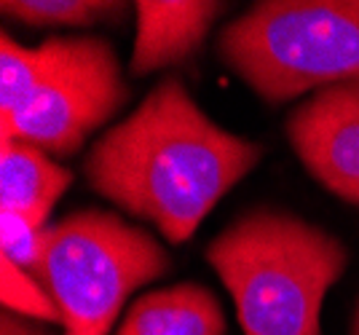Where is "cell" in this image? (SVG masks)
Segmentation results:
<instances>
[{
  "instance_id": "cell-1",
  "label": "cell",
  "mask_w": 359,
  "mask_h": 335,
  "mask_svg": "<svg viewBox=\"0 0 359 335\" xmlns=\"http://www.w3.org/2000/svg\"><path fill=\"white\" fill-rule=\"evenodd\" d=\"M260 158V142L220 129L177 76H166L135 113L97 137L83 156V177L169 244H185Z\"/></svg>"
},
{
  "instance_id": "cell-2",
  "label": "cell",
  "mask_w": 359,
  "mask_h": 335,
  "mask_svg": "<svg viewBox=\"0 0 359 335\" xmlns=\"http://www.w3.org/2000/svg\"><path fill=\"white\" fill-rule=\"evenodd\" d=\"M204 255L231 292L244 335H322L325 295L348 266L338 236L273 207L239 214Z\"/></svg>"
},
{
  "instance_id": "cell-3",
  "label": "cell",
  "mask_w": 359,
  "mask_h": 335,
  "mask_svg": "<svg viewBox=\"0 0 359 335\" xmlns=\"http://www.w3.org/2000/svg\"><path fill=\"white\" fill-rule=\"evenodd\" d=\"M220 60L263 102L359 83V0H263L225 25Z\"/></svg>"
},
{
  "instance_id": "cell-4",
  "label": "cell",
  "mask_w": 359,
  "mask_h": 335,
  "mask_svg": "<svg viewBox=\"0 0 359 335\" xmlns=\"http://www.w3.org/2000/svg\"><path fill=\"white\" fill-rule=\"evenodd\" d=\"M169 271L172 255L150 231L89 207L46 226L32 276L60 308L62 335H107L129 295Z\"/></svg>"
},
{
  "instance_id": "cell-5",
  "label": "cell",
  "mask_w": 359,
  "mask_h": 335,
  "mask_svg": "<svg viewBox=\"0 0 359 335\" xmlns=\"http://www.w3.org/2000/svg\"><path fill=\"white\" fill-rule=\"evenodd\" d=\"M43 78L30 105L0 121V137L73 158L132 97L118 54L100 35H54L43 43Z\"/></svg>"
},
{
  "instance_id": "cell-6",
  "label": "cell",
  "mask_w": 359,
  "mask_h": 335,
  "mask_svg": "<svg viewBox=\"0 0 359 335\" xmlns=\"http://www.w3.org/2000/svg\"><path fill=\"white\" fill-rule=\"evenodd\" d=\"M285 129L316 183L359 207V83L314 92L287 116Z\"/></svg>"
},
{
  "instance_id": "cell-7",
  "label": "cell",
  "mask_w": 359,
  "mask_h": 335,
  "mask_svg": "<svg viewBox=\"0 0 359 335\" xmlns=\"http://www.w3.org/2000/svg\"><path fill=\"white\" fill-rule=\"evenodd\" d=\"M225 3L210 0H140L135 3L137 35L129 73L137 78L191 60L204 46Z\"/></svg>"
},
{
  "instance_id": "cell-8",
  "label": "cell",
  "mask_w": 359,
  "mask_h": 335,
  "mask_svg": "<svg viewBox=\"0 0 359 335\" xmlns=\"http://www.w3.org/2000/svg\"><path fill=\"white\" fill-rule=\"evenodd\" d=\"M217 295L198 282L150 289L129 306L116 335H225Z\"/></svg>"
},
{
  "instance_id": "cell-9",
  "label": "cell",
  "mask_w": 359,
  "mask_h": 335,
  "mask_svg": "<svg viewBox=\"0 0 359 335\" xmlns=\"http://www.w3.org/2000/svg\"><path fill=\"white\" fill-rule=\"evenodd\" d=\"M73 183V172L51 161L41 148L0 137V198L6 212L25 214L46 228L54 204Z\"/></svg>"
},
{
  "instance_id": "cell-10",
  "label": "cell",
  "mask_w": 359,
  "mask_h": 335,
  "mask_svg": "<svg viewBox=\"0 0 359 335\" xmlns=\"http://www.w3.org/2000/svg\"><path fill=\"white\" fill-rule=\"evenodd\" d=\"M126 3L107 0H6L0 3L3 16L30 30L43 27H97L105 22L126 19Z\"/></svg>"
},
{
  "instance_id": "cell-11",
  "label": "cell",
  "mask_w": 359,
  "mask_h": 335,
  "mask_svg": "<svg viewBox=\"0 0 359 335\" xmlns=\"http://www.w3.org/2000/svg\"><path fill=\"white\" fill-rule=\"evenodd\" d=\"M43 48L16 43L8 32L0 35V121L14 118L30 105L43 78Z\"/></svg>"
},
{
  "instance_id": "cell-12",
  "label": "cell",
  "mask_w": 359,
  "mask_h": 335,
  "mask_svg": "<svg viewBox=\"0 0 359 335\" xmlns=\"http://www.w3.org/2000/svg\"><path fill=\"white\" fill-rule=\"evenodd\" d=\"M0 303L3 311H11L16 317L62 324L60 308L43 289V285L30 271H25L22 266H16L3 255H0Z\"/></svg>"
},
{
  "instance_id": "cell-13",
  "label": "cell",
  "mask_w": 359,
  "mask_h": 335,
  "mask_svg": "<svg viewBox=\"0 0 359 335\" xmlns=\"http://www.w3.org/2000/svg\"><path fill=\"white\" fill-rule=\"evenodd\" d=\"M0 255L32 274L43 258V228L27 220L25 214L3 210L0 212Z\"/></svg>"
},
{
  "instance_id": "cell-14",
  "label": "cell",
  "mask_w": 359,
  "mask_h": 335,
  "mask_svg": "<svg viewBox=\"0 0 359 335\" xmlns=\"http://www.w3.org/2000/svg\"><path fill=\"white\" fill-rule=\"evenodd\" d=\"M0 335H48V330L22 320V317H16L11 311H3V317H0Z\"/></svg>"
},
{
  "instance_id": "cell-15",
  "label": "cell",
  "mask_w": 359,
  "mask_h": 335,
  "mask_svg": "<svg viewBox=\"0 0 359 335\" xmlns=\"http://www.w3.org/2000/svg\"><path fill=\"white\" fill-rule=\"evenodd\" d=\"M348 335H359V301H357V308H354V317H351V333Z\"/></svg>"
}]
</instances>
